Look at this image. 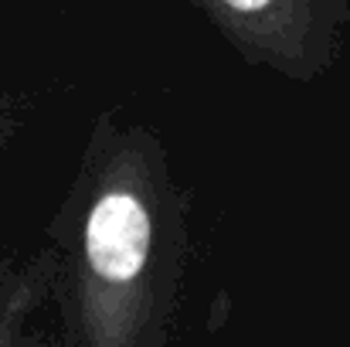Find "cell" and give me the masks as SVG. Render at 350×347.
Wrapping results in <instances>:
<instances>
[{"instance_id":"obj_1","label":"cell","mask_w":350,"mask_h":347,"mask_svg":"<svg viewBox=\"0 0 350 347\" xmlns=\"http://www.w3.org/2000/svg\"><path fill=\"white\" fill-rule=\"evenodd\" d=\"M62 347H167L187 276V198L146 123L106 110L48 222Z\"/></svg>"},{"instance_id":"obj_2","label":"cell","mask_w":350,"mask_h":347,"mask_svg":"<svg viewBox=\"0 0 350 347\" xmlns=\"http://www.w3.org/2000/svg\"><path fill=\"white\" fill-rule=\"evenodd\" d=\"M252 68L323 79L347 41L350 0H191Z\"/></svg>"},{"instance_id":"obj_3","label":"cell","mask_w":350,"mask_h":347,"mask_svg":"<svg viewBox=\"0 0 350 347\" xmlns=\"http://www.w3.org/2000/svg\"><path fill=\"white\" fill-rule=\"evenodd\" d=\"M48 300L41 262H31L0 293V347H48L34 327L38 307Z\"/></svg>"},{"instance_id":"obj_4","label":"cell","mask_w":350,"mask_h":347,"mask_svg":"<svg viewBox=\"0 0 350 347\" xmlns=\"http://www.w3.org/2000/svg\"><path fill=\"white\" fill-rule=\"evenodd\" d=\"M17 129H21L17 99H14V96H7V92H0V157H3V150L10 146V140L17 136Z\"/></svg>"},{"instance_id":"obj_5","label":"cell","mask_w":350,"mask_h":347,"mask_svg":"<svg viewBox=\"0 0 350 347\" xmlns=\"http://www.w3.org/2000/svg\"><path fill=\"white\" fill-rule=\"evenodd\" d=\"M17 272H21L17 266H10V262H0V293H3V290H7L14 279H17Z\"/></svg>"}]
</instances>
